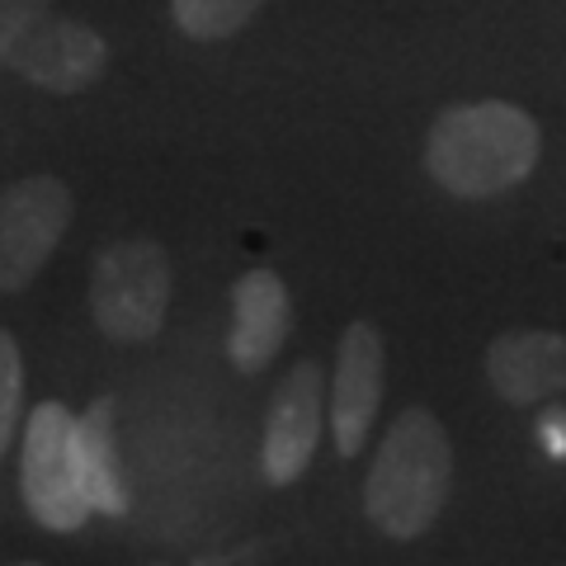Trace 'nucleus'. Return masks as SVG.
Listing matches in <instances>:
<instances>
[{"instance_id":"1","label":"nucleus","mask_w":566,"mask_h":566,"mask_svg":"<svg viewBox=\"0 0 566 566\" xmlns=\"http://www.w3.org/2000/svg\"><path fill=\"white\" fill-rule=\"evenodd\" d=\"M543 128L510 99L449 104L424 137V175L463 203L501 199L538 170Z\"/></svg>"},{"instance_id":"2","label":"nucleus","mask_w":566,"mask_h":566,"mask_svg":"<svg viewBox=\"0 0 566 566\" xmlns=\"http://www.w3.org/2000/svg\"><path fill=\"white\" fill-rule=\"evenodd\" d=\"M453 491V444L434 411L406 406L387 424L364 482V510L382 538L420 543L439 524Z\"/></svg>"},{"instance_id":"3","label":"nucleus","mask_w":566,"mask_h":566,"mask_svg":"<svg viewBox=\"0 0 566 566\" xmlns=\"http://www.w3.org/2000/svg\"><path fill=\"white\" fill-rule=\"evenodd\" d=\"M170 307V260L151 237L114 241L95 255L91 316L104 340L147 345L161 335Z\"/></svg>"},{"instance_id":"4","label":"nucleus","mask_w":566,"mask_h":566,"mask_svg":"<svg viewBox=\"0 0 566 566\" xmlns=\"http://www.w3.org/2000/svg\"><path fill=\"white\" fill-rule=\"evenodd\" d=\"M20 495L33 524H43L48 534H76L95 515L76 453V416L62 401H39L24 420Z\"/></svg>"},{"instance_id":"5","label":"nucleus","mask_w":566,"mask_h":566,"mask_svg":"<svg viewBox=\"0 0 566 566\" xmlns=\"http://www.w3.org/2000/svg\"><path fill=\"white\" fill-rule=\"evenodd\" d=\"M71 199L66 180L57 175H24L0 193V293H20L48 270L57 245L71 227Z\"/></svg>"},{"instance_id":"6","label":"nucleus","mask_w":566,"mask_h":566,"mask_svg":"<svg viewBox=\"0 0 566 566\" xmlns=\"http://www.w3.org/2000/svg\"><path fill=\"white\" fill-rule=\"evenodd\" d=\"M6 66L43 95H81L109 66V43L85 20H62V14L43 10L14 39V48L6 52Z\"/></svg>"},{"instance_id":"7","label":"nucleus","mask_w":566,"mask_h":566,"mask_svg":"<svg viewBox=\"0 0 566 566\" xmlns=\"http://www.w3.org/2000/svg\"><path fill=\"white\" fill-rule=\"evenodd\" d=\"M382 387H387V345L382 331L374 322H349L340 345H335V378H331V434H335V453L340 458H359L368 434H374L378 406H382Z\"/></svg>"},{"instance_id":"8","label":"nucleus","mask_w":566,"mask_h":566,"mask_svg":"<svg viewBox=\"0 0 566 566\" xmlns=\"http://www.w3.org/2000/svg\"><path fill=\"white\" fill-rule=\"evenodd\" d=\"M322 411H326V374L316 359H297L283 382L274 387L270 420H264L260 468L270 486H293L312 468L316 439H322Z\"/></svg>"},{"instance_id":"9","label":"nucleus","mask_w":566,"mask_h":566,"mask_svg":"<svg viewBox=\"0 0 566 566\" xmlns=\"http://www.w3.org/2000/svg\"><path fill=\"white\" fill-rule=\"evenodd\" d=\"M486 382L505 406H543L566 397V335L562 331H505L486 345Z\"/></svg>"},{"instance_id":"10","label":"nucleus","mask_w":566,"mask_h":566,"mask_svg":"<svg viewBox=\"0 0 566 566\" xmlns=\"http://www.w3.org/2000/svg\"><path fill=\"white\" fill-rule=\"evenodd\" d=\"M289 331H293L289 283L274 270H245L232 289V335H227L232 368L241 378L264 374L274 354L289 345Z\"/></svg>"},{"instance_id":"11","label":"nucleus","mask_w":566,"mask_h":566,"mask_svg":"<svg viewBox=\"0 0 566 566\" xmlns=\"http://www.w3.org/2000/svg\"><path fill=\"white\" fill-rule=\"evenodd\" d=\"M76 453L91 510L99 515H123V482L114 458V401H95L85 416H76Z\"/></svg>"},{"instance_id":"12","label":"nucleus","mask_w":566,"mask_h":566,"mask_svg":"<svg viewBox=\"0 0 566 566\" xmlns=\"http://www.w3.org/2000/svg\"><path fill=\"white\" fill-rule=\"evenodd\" d=\"M264 10V0H170L175 29L193 43H227Z\"/></svg>"},{"instance_id":"13","label":"nucleus","mask_w":566,"mask_h":566,"mask_svg":"<svg viewBox=\"0 0 566 566\" xmlns=\"http://www.w3.org/2000/svg\"><path fill=\"white\" fill-rule=\"evenodd\" d=\"M20 406H24V354L14 345V335L0 326V458H6L10 434L20 424Z\"/></svg>"},{"instance_id":"14","label":"nucleus","mask_w":566,"mask_h":566,"mask_svg":"<svg viewBox=\"0 0 566 566\" xmlns=\"http://www.w3.org/2000/svg\"><path fill=\"white\" fill-rule=\"evenodd\" d=\"M52 0H0V66H6V52L14 48V39L39 20Z\"/></svg>"}]
</instances>
